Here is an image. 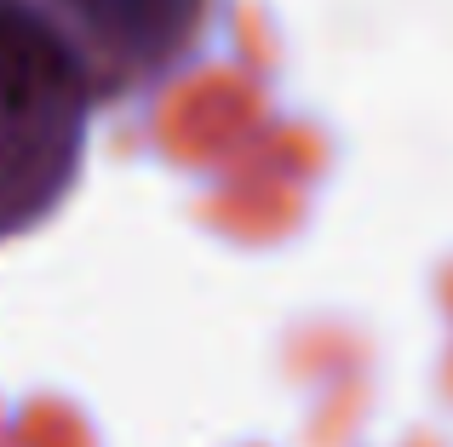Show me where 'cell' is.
I'll list each match as a JSON object with an SVG mask.
<instances>
[{"mask_svg": "<svg viewBox=\"0 0 453 447\" xmlns=\"http://www.w3.org/2000/svg\"><path fill=\"white\" fill-rule=\"evenodd\" d=\"M64 41L92 103H133L201 52L212 0H23Z\"/></svg>", "mask_w": 453, "mask_h": 447, "instance_id": "2", "label": "cell"}, {"mask_svg": "<svg viewBox=\"0 0 453 447\" xmlns=\"http://www.w3.org/2000/svg\"><path fill=\"white\" fill-rule=\"evenodd\" d=\"M92 110L64 41L23 0H0V241L64 207L87 161Z\"/></svg>", "mask_w": 453, "mask_h": 447, "instance_id": "1", "label": "cell"}]
</instances>
